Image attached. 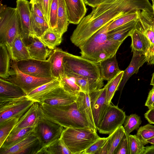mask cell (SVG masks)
I'll return each instance as SVG.
<instances>
[{"label":"cell","instance_id":"obj_13","mask_svg":"<svg viewBox=\"0 0 154 154\" xmlns=\"http://www.w3.org/2000/svg\"><path fill=\"white\" fill-rule=\"evenodd\" d=\"M106 84L103 88L89 93L91 108L97 129L109 105L106 103Z\"/></svg>","mask_w":154,"mask_h":154},{"label":"cell","instance_id":"obj_16","mask_svg":"<svg viewBox=\"0 0 154 154\" xmlns=\"http://www.w3.org/2000/svg\"><path fill=\"white\" fill-rule=\"evenodd\" d=\"M135 28L146 35L154 45V15L146 11H138Z\"/></svg>","mask_w":154,"mask_h":154},{"label":"cell","instance_id":"obj_45","mask_svg":"<svg viewBox=\"0 0 154 154\" xmlns=\"http://www.w3.org/2000/svg\"><path fill=\"white\" fill-rule=\"evenodd\" d=\"M106 138L107 137H100L83 152L82 154H97L104 144Z\"/></svg>","mask_w":154,"mask_h":154},{"label":"cell","instance_id":"obj_9","mask_svg":"<svg viewBox=\"0 0 154 154\" xmlns=\"http://www.w3.org/2000/svg\"><path fill=\"white\" fill-rule=\"evenodd\" d=\"M64 129L60 124L41 114L34 132L39 138L43 148L61 138Z\"/></svg>","mask_w":154,"mask_h":154},{"label":"cell","instance_id":"obj_29","mask_svg":"<svg viewBox=\"0 0 154 154\" xmlns=\"http://www.w3.org/2000/svg\"><path fill=\"white\" fill-rule=\"evenodd\" d=\"M20 88L12 83L0 78V98H13L26 96Z\"/></svg>","mask_w":154,"mask_h":154},{"label":"cell","instance_id":"obj_54","mask_svg":"<svg viewBox=\"0 0 154 154\" xmlns=\"http://www.w3.org/2000/svg\"><path fill=\"white\" fill-rule=\"evenodd\" d=\"M143 154H154V145L145 147Z\"/></svg>","mask_w":154,"mask_h":154},{"label":"cell","instance_id":"obj_5","mask_svg":"<svg viewBox=\"0 0 154 154\" xmlns=\"http://www.w3.org/2000/svg\"><path fill=\"white\" fill-rule=\"evenodd\" d=\"M63 65L64 73L76 75L98 80L101 77L99 63L93 62L82 56L67 52L64 57Z\"/></svg>","mask_w":154,"mask_h":154},{"label":"cell","instance_id":"obj_23","mask_svg":"<svg viewBox=\"0 0 154 154\" xmlns=\"http://www.w3.org/2000/svg\"><path fill=\"white\" fill-rule=\"evenodd\" d=\"M101 77L104 80L109 81L120 72L116 54L99 63Z\"/></svg>","mask_w":154,"mask_h":154},{"label":"cell","instance_id":"obj_17","mask_svg":"<svg viewBox=\"0 0 154 154\" xmlns=\"http://www.w3.org/2000/svg\"><path fill=\"white\" fill-rule=\"evenodd\" d=\"M69 23L78 24L84 17L87 9L83 0H64Z\"/></svg>","mask_w":154,"mask_h":154},{"label":"cell","instance_id":"obj_26","mask_svg":"<svg viewBox=\"0 0 154 154\" xmlns=\"http://www.w3.org/2000/svg\"><path fill=\"white\" fill-rule=\"evenodd\" d=\"M60 85L59 79H55L33 90L26 96L35 102L40 103L48 94Z\"/></svg>","mask_w":154,"mask_h":154},{"label":"cell","instance_id":"obj_51","mask_svg":"<svg viewBox=\"0 0 154 154\" xmlns=\"http://www.w3.org/2000/svg\"><path fill=\"white\" fill-rule=\"evenodd\" d=\"M149 65H154V45L151 47L145 55Z\"/></svg>","mask_w":154,"mask_h":154},{"label":"cell","instance_id":"obj_40","mask_svg":"<svg viewBox=\"0 0 154 154\" xmlns=\"http://www.w3.org/2000/svg\"><path fill=\"white\" fill-rule=\"evenodd\" d=\"M130 154H143L146 143L136 135L128 136Z\"/></svg>","mask_w":154,"mask_h":154},{"label":"cell","instance_id":"obj_22","mask_svg":"<svg viewBox=\"0 0 154 154\" xmlns=\"http://www.w3.org/2000/svg\"><path fill=\"white\" fill-rule=\"evenodd\" d=\"M31 38V42L27 45V47L31 58L40 60H46L52 50H49L38 37Z\"/></svg>","mask_w":154,"mask_h":154},{"label":"cell","instance_id":"obj_39","mask_svg":"<svg viewBox=\"0 0 154 154\" xmlns=\"http://www.w3.org/2000/svg\"><path fill=\"white\" fill-rule=\"evenodd\" d=\"M138 11H130L113 21L109 25L108 31L131 21L136 20L138 17Z\"/></svg>","mask_w":154,"mask_h":154},{"label":"cell","instance_id":"obj_33","mask_svg":"<svg viewBox=\"0 0 154 154\" xmlns=\"http://www.w3.org/2000/svg\"><path fill=\"white\" fill-rule=\"evenodd\" d=\"M35 127L26 128L10 133L0 147V149L8 147L25 137L33 131Z\"/></svg>","mask_w":154,"mask_h":154},{"label":"cell","instance_id":"obj_1","mask_svg":"<svg viewBox=\"0 0 154 154\" xmlns=\"http://www.w3.org/2000/svg\"><path fill=\"white\" fill-rule=\"evenodd\" d=\"M148 7V0H106L82 19L73 31L71 41L79 47L109 22L129 12L147 10Z\"/></svg>","mask_w":154,"mask_h":154},{"label":"cell","instance_id":"obj_34","mask_svg":"<svg viewBox=\"0 0 154 154\" xmlns=\"http://www.w3.org/2000/svg\"><path fill=\"white\" fill-rule=\"evenodd\" d=\"M72 154L61 138L43 147L38 154Z\"/></svg>","mask_w":154,"mask_h":154},{"label":"cell","instance_id":"obj_52","mask_svg":"<svg viewBox=\"0 0 154 154\" xmlns=\"http://www.w3.org/2000/svg\"><path fill=\"white\" fill-rule=\"evenodd\" d=\"M145 119L151 124H154V107L149 109L144 114Z\"/></svg>","mask_w":154,"mask_h":154},{"label":"cell","instance_id":"obj_25","mask_svg":"<svg viewBox=\"0 0 154 154\" xmlns=\"http://www.w3.org/2000/svg\"><path fill=\"white\" fill-rule=\"evenodd\" d=\"M79 111L96 129L91 108L89 93L80 91L75 101Z\"/></svg>","mask_w":154,"mask_h":154},{"label":"cell","instance_id":"obj_53","mask_svg":"<svg viewBox=\"0 0 154 154\" xmlns=\"http://www.w3.org/2000/svg\"><path fill=\"white\" fill-rule=\"evenodd\" d=\"M105 0H83L85 4L93 8L97 7Z\"/></svg>","mask_w":154,"mask_h":154},{"label":"cell","instance_id":"obj_49","mask_svg":"<svg viewBox=\"0 0 154 154\" xmlns=\"http://www.w3.org/2000/svg\"><path fill=\"white\" fill-rule=\"evenodd\" d=\"M30 5L31 9L37 16L46 20L42 9L39 5L34 3Z\"/></svg>","mask_w":154,"mask_h":154},{"label":"cell","instance_id":"obj_6","mask_svg":"<svg viewBox=\"0 0 154 154\" xmlns=\"http://www.w3.org/2000/svg\"><path fill=\"white\" fill-rule=\"evenodd\" d=\"M21 34L18 12L16 8L3 5L0 7V43L7 46Z\"/></svg>","mask_w":154,"mask_h":154},{"label":"cell","instance_id":"obj_30","mask_svg":"<svg viewBox=\"0 0 154 154\" xmlns=\"http://www.w3.org/2000/svg\"><path fill=\"white\" fill-rule=\"evenodd\" d=\"M31 10L30 37H35L38 38L50 28L48 23L45 19L38 16Z\"/></svg>","mask_w":154,"mask_h":154},{"label":"cell","instance_id":"obj_18","mask_svg":"<svg viewBox=\"0 0 154 154\" xmlns=\"http://www.w3.org/2000/svg\"><path fill=\"white\" fill-rule=\"evenodd\" d=\"M6 46L12 60L18 61L31 59L21 34L16 36L10 45Z\"/></svg>","mask_w":154,"mask_h":154},{"label":"cell","instance_id":"obj_32","mask_svg":"<svg viewBox=\"0 0 154 154\" xmlns=\"http://www.w3.org/2000/svg\"><path fill=\"white\" fill-rule=\"evenodd\" d=\"M11 59L5 45L0 43V76L5 80L9 76Z\"/></svg>","mask_w":154,"mask_h":154},{"label":"cell","instance_id":"obj_57","mask_svg":"<svg viewBox=\"0 0 154 154\" xmlns=\"http://www.w3.org/2000/svg\"><path fill=\"white\" fill-rule=\"evenodd\" d=\"M152 2V6L153 11L154 15V0H151Z\"/></svg>","mask_w":154,"mask_h":154},{"label":"cell","instance_id":"obj_46","mask_svg":"<svg viewBox=\"0 0 154 154\" xmlns=\"http://www.w3.org/2000/svg\"><path fill=\"white\" fill-rule=\"evenodd\" d=\"M52 0H30V4H38L41 6L46 20L49 23V11ZM49 25V24H48Z\"/></svg>","mask_w":154,"mask_h":154},{"label":"cell","instance_id":"obj_44","mask_svg":"<svg viewBox=\"0 0 154 154\" xmlns=\"http://www.w3.org/2000/svg\"><path fill=\"white\" fill-rule=\"evenodd\" d=\"M58 8V0H52L50 6L49 26L50 29L54 31L57 26Z\"/></svg>","mask_w":154,"mask_h":154},{"label":"cell","instance_id":"obj_11","mask_svg":"<svg viewBox=\"0 0 154 154\" xmlns=\"http://www.w3.org/2000/svg\"><path fill=\"white\" fill-rule=\"evenodd\" d=\"M42 148L39 138L33 131L11 146L0 149V154H38Z\"/></svg>","mask_w":154,"mask_h":154},{"label":"cell","instance_id":"obj_37","mask_svg":"<svg viewBox=\"0 0 154 154\" xmlns=\"http://www.w3.org/2000/svg\"><path fill=\"white\" fill-rule=\"evenodd\" d=\"M124 71H121L110 80L107 81L106 89V103L110 104L112 100L116 91L118 90L122 79Z\"/></svg>","mask_w":154,"mask_h":154},{"label":"cell","instance_id":"obj_4","mask_svg":"<svg viewBox=\"0 0 154 154\" xmlns=\"http://www.w3.org/2000/svg\"><path fill=\"white\" fill-rule=\"evenodd\" d=\"M95 129L65 128L61 139L72 154H82L100 137Z\"/></svg>","mask_w":154,"mask_h":154},{"label":"cell","instance_id":"obj_8","mask_svg":"<svg viewBox=\"0 0 154 154\" xmlns=\"http://www.w3.org/2000/svg\"><path fill=\"white\" fill-rule=\"evenodd\" d=\"M54 79L36 77L24 73L19 69L17 61L11 59L9 76L5 80L20 88L27 95L38 87Z\"/></svg>","mask_w":154,"mask_h":154},{"label":"cell","instance_id":"obj_36","mask_svg":"<svg viewBox=\"0 0 154 154\" xmlns=\"http://www.w3.org/2000/svg\"><path fill=\"white\" fill-rule=\"evenodd\" d=\"M59 79L61 85L63 88L71 94L77 96L81 89L76 83L74 77L64 73Z\"/></svg>","mask_w":154,"mask_h":154},{"label":"cell","instance_id":"obj_14","mask_svg":"<svg viewBox=\"0 0 154 154\" xmlns=\"http://www.w3.org/2000/svg\"><path fill=\"white\" fill-rule=\"evenodd\" d=\"M19 17L21 35L25 42L29 39L31 12L27 0H17L16 7Z\"/></svg>","mask_w":154,"mask_h":154},{"label":"cell","instance_id":"obj_50","mask_svg":"<svg viewBox=\"0 0 154 154\" xmlns=\"http://www.w3.org/2000/svg\"><path fill=\"white\" fill-rule=\"evenodd\" d=\"M154 103V87L150 90L146 101L145 106H147L149 109L152 107Z\"/></svg>","mask_w":154,"mask_h":154},{"label":"cell","instance_id":"obj_58","mask_svg":"<svg viewBox=\"0 0 154 154\" xmlns=\"http://www.w3.org/2000/svg\"><path fill=\"white\" fill-rule=\"evenodd\" d=\"M152 107H154V103H153V105Z\"/></svg>","mask_w":154,"mask_h":154},{"label":"cell","instance_id":"obj_43","mask_svg":"<svg viewBox=\"0 0 154 154\" xmlns=\"http://www.w3.org/2000/svg\"><path fill=\"white\" fill-rule=\"evenodd\" d=\"M136 135L146 144L147 140L154 137V125L149 124L139 127Z\"/></svg>","mask_w":154,"mask_h":154},{"label":"cell","instance_id":"obj_56","mask_svg":"<svg viewBox=\"0 0 154 154\" xmlns=\"http://www.w3.org/2000/svg\"><path fill=\"white\" fill-rule=\"evenodd\" d=\"M150 85H152L154 87V72L152 75V77L150 83Z\"/></svg>","mask_w":154,"mask_h":154},{"label":"cell","instance_id":"obj_35","mask_svg":"<svg viewBox=\"0 0 154 154\" xmlns=\"http://www.w3.org/2000/svg\"><path fill=\"white\" fill-rule=\"evenodd\" d=\"M38 38L47 48L51 50L59 45L62 41V36L50 29Z\"/></svg>","mask_w":154,"mask_h":154},{"label":"cell","instance_id":"obj_3","mask_svg":"<svg viewBox=\"0 0 154 154\" xmlns=\"http://www.w3.org/2000/svg\"><path fill=\"white\" fill-rule=\"evenodd\" d=\"M38 103L42 115L65 128H84L96 130L79 111L75 101L60 106H52L43 103Z\"/></svg>","mask_w":154,"mask_h":154},{"label":"cell","instance_id":"obj_2","mask_svg":"<svg viewBox=\"0 0 154 154\" xmlns=\"http://www.w3.org/2000/svg\"><path fill=\"white\" fill-rule=\"evenodd\" d=\"M113 21L98 30L79 47L81 56L99 63L116 54L122 43L112 41L108 38V26Z\"/></svg>","mask_w":154,"mask_h":154},{"label":"cell","instance_id":"obj_31","mask_svg":"<svg viewBox=\"0 0 154 154\" xmlns=\"http://www.w3.org/2000/svg\"><path fill=\"white\" fill-rule=\"evenodd\" d=\"M69 22L64 0H58L57 21L54 31L63 36L67 31Z\"/></svg>","mask_w":154,"mask_h":154},{"label":"cell","instance_id":"obj_42","mask_svg":"<svg viewBox=\"0 0 154 154\" xmlns=\"http://www.w3.org/2000/svg\"><path fill=\"white\" fill-rule=\"evenodd\" d=\"M125 134V130L122 125L112 133L110 147L108 154H114L116 149Z\"/></svg>","mask_w":154,"mask_h":154},{"label":"cell","instance_id":"obj_28","mask_svg":"<svg viewBox=\"0 0 154 154\" xmlns=\"http://www.w3.org/2000/svg\"><path fill=\"white\" fill-rule=\"evenodd\" d=\"M70 75L74 77L81 91L85 93H90L102 88L103 86V80H98L75 74Z\"/></svg>","mask_w":154,"mask_h":154},{"label":"cell","instance_id":"obj_24","mask_svg":"<svg viewBox=\"0 0 154 154\" xmlns=\"http://www.w3.org/2000/svg\"><path fill=\"white\" fill-rule=\"evenodd\" d=\"M131 38V52L136 51L145 55L151 47L148 38L135 28L130 36Z\"/></svg>","mask_w":154,"mask_h":154},{"label":"cell","instance_id":"obj_48","mask_svg":"<svg viewBox=\"0 0 154 154\" xmlns=\"http://www.w3.org/2000/svg\"><path fill=\"white\" fill-rule=\"evenodd\" d=\"M112 133L109 135L103 146L97 154H108L111 145V138Z\"/></svg>","mask_w":154,"mask_h":154},{"label":"cell","instance_id":"obj_41","mask_svg":"<svg viewBox=\"0 0 154 154\" xmlns=\"http://www.w3.org/2000/svg\"><path fill=\"white\" fill-rule=\"evenodd\" d=\"M142 121L140 116L135 114L126 116L124 124L125 134L129 135L135 130H138Z\"/></svg>","mask_w":154,"mask_h":154},{"label":"cell","instance_id":"obj_20","mask_svg":"<svg viewBox=\"0 0 154 154\" xmlns=\"http://www.w3.org/2000/svg\"><path fill=\"white\" fill-rule=\"evenodd\" d=\"M133 55L130 63L127 68L124 71L122 81L118 90L121 93L126 83L134 73H137L140 67L146 62V56L135 51L132 52Z\"/></svg>","mask_w":154,"mask_h":154},{"label":"cell","instance_id":"obj_10","mask_svg":"<svg viewBox=\"0 0 154 154\" xmlns=\"http://www.w3.org/2000/svg\"><path fill=\"white\" fill-rule=\"evenodd\" d=\"M126 116L118 106L109 104L97 128L100 134H110L124 123Z\"/></svg>","mask_w":154,"mask_h":154},{"label":"cell","instance_id":"obj_7","mask_svg":"<svg viewBox=\"0 0 154 154\" xmlns=\"http://www.w3.org/2000/svg\"><path fill=\"white\" fill-rule=\"evenodd\" d=\"M34 102L26 96L17 98H0V124L12 118H20Z\"/></svg>","mask_w":154,"mask_h":154},{"label":"cell","instance_id":"obj_19","mask_svg":"<svg viewBox=\"0 0 154 154\" xmlns=\"http://www.w3.org/2000/svg\"><path fill=\"white\" fill-rule=\"evenodd\" d=\"M40 116L38 103L34 102L28 110L20 118L11 133L23 128L35 126Z\"/></svg>","mask_w":154,"mask_h":154},{"label":"cell","instance_id":"obj_47","mask_svg":"<svg viewBox=\"0 0 154 154\" xmlns=\"http://www.w3.org/2000/svg\"><path fill=\"white\" fill-rule=\"evenodd\" d=\"M128 136L125 133L114 154H130Z\"/></svg>","mask_w":154,"mask_h":154},{"label":"cell","instance_id":"obj_38","mask_svg":"<svg viewBox=\"0 0 154 154\" xmlns=\"http://www.w3.org/2000/svg\"><path fill=\"white\" fill-rule=\"evenodd\" d=\"M20 118L14 117L0 124V147L16 125Z\"/></svg>","mask_w":154,"mask_h":154},{"label":"cell","instance_id":"obj_15","mask_svg":"<svg viewBox=\"0 0 154 154\" xmlns=\"http://www.w3.org/2000/svg\"><path fill=\"white\" fill-rule=\"evenodd\" d=\"M76 97L65 90L60 85L48 94L40 103L52 106H64L75 102Z\"/></svg>","mask_w":154,"mask_h":154},{"label":"cell","instance_id":"obj_21","mask_svg":"<svg viewBox=\"0 0 154 154\" xmlns=\"http://www.w3.org/2000/svg\"><path fill=\"white\" fill-rule=\"evenodd\" d=\"M67 52L61 48H56L52 50L47 60L50 63L53 78L59 79L64 73L63 60Z\"/></svg>","mask_w":154,"mask_h":154},{"label":"cell","instance_id":"obj_27","mask_svg":"<svg viewBox=\"0 0 154 154\" xmlns=\"http://www.w3.org/2000/svg\"><path fill=\"white\" fill-rule=\"evenodd\" d=\"M136 20L131 21L108 31V38L112 41L122 43L135 29Z\"/></svg>","mask_w":154,"mask_h":154},{"label":"cell","instance_id":"obj_12","mask_svg":"<svg viewBox=\"0 0 154 154\" xmlns=\"http://www.w3.org/2000/svg\"><path fill=\"white\" fill-rule=\"evenodd\" d=\"M17 65L21 72L31 76L43 78H53L50 63L47 60H40L31 58L17 61Z\"/></svg>","mask_w":154,"mask_h":154},{"label":"cell","instance_id":"obj_55","mask_svg":"<svg viewBox=\"0 0 154 154\" xmlns=\"http://www.w3.org/2000/svg\"><path fill=\"white\" fill-rule=\"evenodd\" d=\"M146 142L147 143H149L154 145V137L149 139L147 140Z\"/></svg>","mask_w":154,"mask_h":154}]
</instances>
